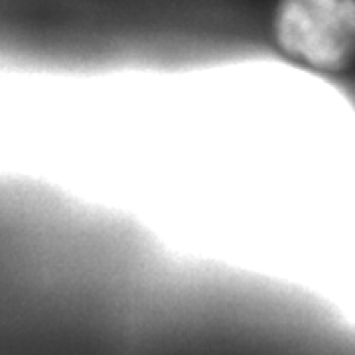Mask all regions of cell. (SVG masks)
Instances as JSON below:
<instances>
[{
	"label": "cell",
	"instance_id": "1",
	"mask_svg": "<svg viewBox=\"0 0 355 355\" xmlns=\"http://www.w3.org/2000/svg\"><path fill=\"white\" fill-rule=\"evenodd\" d=\"M275 38L314 69H345L355 60V0H279Z\"/></svg>",
	"mask_w": 355,
	"mask_h": 355
}]
</instances>
